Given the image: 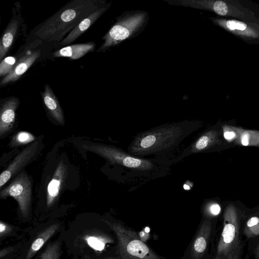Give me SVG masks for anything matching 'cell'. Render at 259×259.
<instances>
[{"mask_svg": "<svg viewBox=\"0 0 259 259\" xmlns=\"http://www.w3.org/2000/svg\"><path fill=\"white\" fill-rule=\"evenodd\" d=\"M67 167L63 160L60 161L49 182L47 190V205L52 206L57 199L66 179Z\"/></svg>", "mask_w": 259, "mask_h": 259, "instance_id": "cell-13", "label": "cell"}, {"mask_svg": "<svg viewBox=\"0 0 259 259\" xmlns=\"http://www.w3.org/2000/svg\"><path fill=\"white\" fill-rule=\"evenodd\" d=\"M35 140V137L32 134L26 131H21L13 137L10 145L11 147L22 146L30 143Z\"/></svg>", "mask_w": 259, "mask_h": 259, "instance_id": "cell-23", "label": "cell"}, {"mask_svg": "<svg viewBox=\"0 0 259 259\" xmlns=\"http://www.w3.org/2000/svg\"><path fill=\"white\" fill-rule=\"evenodd\" d=\"M214 259H222V258L215 257Z\"/></svg>", "mask_w": 259, "mask_h": 259, "instance_id": "cell-31", "label": "cell"}, {"mask_svg": "<svg viewBox=\"0 0 259 259\" xmlns=\"http://www.w3.org/2000/svg\"><path fill=\"white\" fill-rule=\"evenodd\" d=\"M82 238L89 246L100 252L105 250L108 244L114 242L113 238L109 234L95 229L85 232Z\"/></svg>", "mask_w": 259, "mask_h": 259, "instance_id": "cell-18", "label": "cell"}, {"mask_svg": "<svg viewBox=\"0 0 259 259\" xmlns=\"http://www.w3.org/2000/svg\"><path fill=\"white\" fill-rule=\"evenodd\" d=\"M148 12L144 10H131L122 13L116 18L115 23L104 35V42L98 52L116 46L127 39L138 36L149 21Z\"/></svg>", "mask_w": 259, "mask_h": 259, "instance_id": "cell-6", "label": "cell"}, {"mask_svg": "<svg viewBox=\"0 0 259 259\" xmlns=\"http://www.w3.org/2000/svg\"><path fill=\"white\" fill-rule=\"evenodd\" d=\"M255 254L256 257L259 258V243L256 246V249H255Z\"/></svg>", "mask_w": 259, "mask_h": 259, "instance_id": "cell-30", "label": "cell"}, {"mask_svg": "<svg viewBox=\"0 0 259 259\" xmlns=\"http://www.w3.org/2000/svg\"><path fill=\"white\" fill-rule=\"evenodd\" d=\"M103 221L116 237L115 253L120 259H166L155 252L136 231L122 223L106 220Z\"/></svg>", "mask_w": 259, "mask_h": 259, "instance_id": "cell-5", "label": "cell"}, {"mask_svg": "<svg viewBox=\"0 0 259 259\" xmlns=\"http://www.w3.org/2000/svg\"><path fill=\"white\" fill-rule=\"evenodd\" d=\"M14 248L13 247H8L2 249L0 250V257L2 258L3 257L10 253L13 251Z\"/></svg>", "mask_w": 259, "mask_h": 259, "instance_id": "cell-28", "label": "cell"}, {"mask_svg": "<svg viewBox=\"0 0 259 259\" xmlns=\"http://www.w3.org/2000/svg\"><path fill=\"white\" fill-rule=\"evenodd\" d=\"M7 197H12L17 201L24 218L28 216L31 201V182L26 172L19 174L9 185L1 190V198Z\"/></svg>", "mask_w": 259, "mask_h": 259, "instance_id": "cell-9", "label": "cell"}, {"mask_svg": "<svg viewBox=\"0 0 259 259\" xmlns=\"http://www.w3.org/2000/svg\"><path fill=\"white\" fill-rule=\"evenodd\" d=\"M16 58L9 56L4 58L0 63V76H6L12 70L17 62Z\"/></svg>", "mask_w": 259, "mask_h": 259, "instance_id": "cell-25", "label": "cell"}, {"mask_svg": "<svg viewBox=\"0 0 259 259\" xmlns=\"http://www.w3.org/2000/svg\"><path fill=\"white\" fill-rule=\"evenodd\" d=\"M13 230V227L2 221H0V238L3 237L9 234Z\"/></svg>", "mask_w": 259, "mask_h": 259, "instance_id": "cell-27", "label": "cell"}, {"mask_svg": "<svg viewBox=\"0 0 259 259\" xmlns=\"http://www.w3.org/2000/svg\"><path fill=\"white\" fill-rule=\"evenodd\" d=\"M40 149V143L35 141L23 149L0 175V188L36 156Z\"/></svg>", "mask_w": 259, "mask_h": 259, "instance_id": "cell-11", "label": "cell"}, {"mask_svg": "<svg viewBox=\"0 0 259 259\" xmlns=\"http://www.w3.org/2000/svg\"><path fill=\"white\" fill-rule=\"evenodd\" d=\"M40 51H28L16 63L11 71L2 79L1 86L17 80L37 59Z\"/></svg>", "mask_w": 259, "mask_h": 259, "instance_id": "cell-15", "label": "cell"}, {"mask_svg": "<svg viewBox=\"0 0 259 259\" xmlns=\"http://www.w3.org/2000/svg\"><path fill=\"white\" fill-rule=\"evenodd\" d=\"M210 220L205 219L200 224L190 246L189 255L192 259H201L208 247L212 231Z\"/></svg>", "mask_w": 259, "mask_h": 259, "instance_id": "cell-12", "label": "cell"}, {"mask_svg": "<svg viewBox=\"0 0 259 259\" xmlns=\"http://www.w3.org/2000/svg\"><path fill=\"white\" fill-rule=\"evenodd\" d=\"M169 5L208 11L218 16L259 23V5L249 0H163Z\"/></svg>", "mask_w": 259, "mask_h": 259, "instance_id": "cell-4", "label": "cell"}, {"mask_svg": "<svg viewBox=\"0 0 259 259\" xmlns=\"http://www.w3.org/2000/svg\"><path fill=\"white\" fill-rule=\"evenodd\" d=\"M94 42L79 44L64 47L55 52L54 57H68L73 60L78 59L94 50Z\"/></svg>", "mask_w": 259, "mask_h": 259, "instance_id": "cell-19", "label": "cell"}, {"mask_svg": "<svg viewBox=\"0 0 259 259\" xmlns=\"http://www.w3.org/2000/svg\"><path fill=\"white\" fill-rule=\"evenodd\" d=\"M83 147L104 158L110 163L120 165L140 176L157 178L163 176L169 170L170 161L159 159H146L132 155L121 149L106 144L88 143Z\"/></svg>", "mask_w": 259, "mask_h": 259, "instance_id": "cell-3", "label": "cell"}, {"mask_svg": "<svg viewBox=\"0 0 259 259\" xmlns=\"http://www.w3.org/2000/svg\"><path fill=\"white\" fill-rule=\"evenodd\" d=\"M44 103L51 116L60 125H64V117L59 102L49 85L46 84L42 92Z\"/></svg>", "mask_w": 259, "mask_h": 259, "instance_id": "cell-17", "label": "cell"}, {"mask_svg": "<svg viewBox=\"0 0 259 259\" xmlns=\"http://www.w3.org/2000/svg\"><path fill=\"white\" fill-rule=\"evenodd\" d=\"M61 242L55 241L49 244L39 255V259H60Z\"/></svg>", "mask_w": 259, "mask_h": 259, "instance_id": "cell-22", "label": "cell"}, {"mask_svg": "<svg viewBox=\"0 0 259 259\" xmlns=\"http://www.w3.org/2000/svg\"><path fill=\"white\" fill-rule=\"evenodd\" d=\"M243 232L248 238H254L259 235V218L254 216L246 222Z\"/></svg>", "mask_w": 259, "mask_h": 259, "instance_id": "cell-24", "label": "cell"}, {"mask_svg": "<svg viewBox=\"0 0 259 259\" xmlns=\"http://www.w3.org/2000/svg\"><path fill=\"white\" fill-rule=\"evenodd\" d=\"M59 227V224L55 223L50 225L39 232L28 249L25 259H31L55 234Z\"/></svg>", "mask_w": 259, "mask_h": 259, "instance_id": "cell-20", "label": "cell"}, {"mask_svg": "<svg viewBox=\"0 0 259 259\" xmlns=\"http://www.w3.org/2000/svg\"><path fill=\"white\" fill-rule=\"evenodd\" d=\"M19 104L17 98L12 97L1 105L0 111V137L2 138L13 128L16 118V111Z\"/></svg>", "mask_w": 259, "mask_h": 259, "instance_id": "cell-14", "label": "cell"}, {"mask_svg": "<svg viewBox=\"0 0 259 259\" xmlns=\"http://www.w3.org/2000/svg\"><path fill=\"white\" fill-rule=\"evenodd\" d=\"M223 219V228L217 245L216 257L239 259L241 249L240 214L234 205L230 204L225 208Z\"/></svg>", "mask_w": 259, "mask_h": 259, "instance_id": "cell-7", "label": "cell"}, {"mask_svg": "<svg viewBox=\"0 0 259 259\" xmlns=\"http://www.w3.org/2000/svg\"><path fill=\"white\" fill-rule=\"evenodd\" d=\"M107 4L102 0L72 1L46 21L35 35L44 41H60L82 20Z\"/></svg>", "mask_w": 259, "mask_h": 259, "instance_id": "cell-2", "label": "cell"}, {"mask_svg": "<svg viewBox=\"0 0 259 259\" xmlns=\"http://www.w3.org/2000/svg\"><path fill=\"white\" fill-rule=\"evenodd\" d=\"M214 25L249 45H259V23L242 21L237 19L210 17Z\"/></svg>", "mask_w": 259, "mask_h": 259, "instance_id": "cell-10", "label": "cell"}, {"mask_svg": "<svg viewBox=\"0 0 259 259\" xmlns=\"http://www.w3.org/2000/svg\"><path fill=\"white\" fill-rule=\"evenodd\" d=\"M205 211L210 216H216L220 213L221 207L217 203H211L206 207Z\"/></svg>", "mask_w": 259, "mask_h": 259, "instance_id": "cell-26", "label": "cell"}, {"mask_svg": "<svg viewBox=\"0 0 259 259\" xmlns=\"http://www.w3.org/2000/svg\"><path fill=\"white\" fill-rule=\"evenodd\" d=\"M18 21L12 20L2 36L0 43V60L2 61L10 49L18 28Z\"/></svg>", "mask_w": 259, "mask_h": 259, "instance_id": "cell-21", "label": "cell"}, {"mask_svg": "<svg viewBox=\"0 0 259 259\" xmlns=\"http://www.w3.org/2000/svg\"><path fill=\"white\" fill-rule=\"evenodd\" d=\"M111 3L100 7L82 20L61 41L66 45L74 41L88 29L110 7Z\"/></svg>", "mask_w": 259, "mask_h": 259, "instance_id": "cell-16", "label": "cell"}, {"mask_svg": "<svg viewBox=\"0 0 259 259\" xmlns=\"http://www.w3.org/2000/svg\"><path fill=\"white\" fill-rule=\"evenodd\" d=\"M202 125L199 120H185L162 124L137 134L127 147L130 154L143 158L172 151Z\"/></svg>", "mask_w": 259, "mask_h": 259, "instance_id": "cell-1", "label": "cell"}, {"mask_svg": "<svg viewBox=\"0 0 259 259\" xmlns=\"http://www.w3.org/2000/svg\"><path fill=\"white\" fill-rule=\"evenodd\" d=\"M103 259H120L118 256H108L103 258Z\"/></svg>", "mask_w": 259, "mask_h": 259, "instance_id": "cell-29", "label": "cell"}, {"mask_svg": "<svg viewBox=\"0 0 259 259\" xmlns=\"http://www.w3.org/2000/svg\"><path fill=\"white\" fill-rule=\"evenodd\" d=\"M224 139L222 127L216 126L210 127L201 133L171 162L177 163L194 154L215 151L224 145Z\"/></svg>", "mask_w": 259, "mask_h": 259, "instance_id": "cell-8", "label": "cell"}]
</instances>
